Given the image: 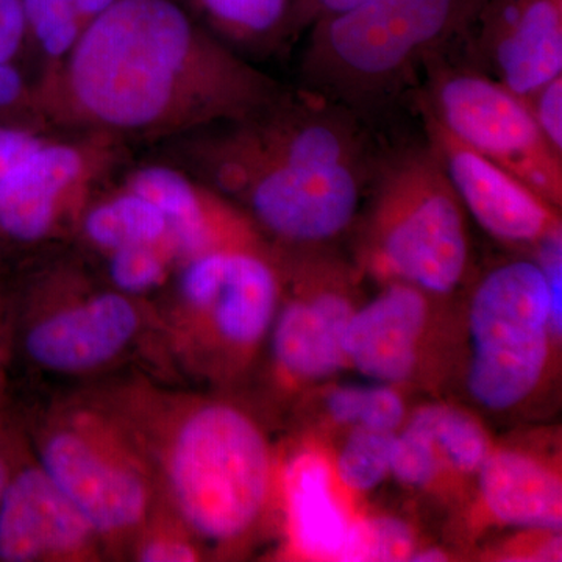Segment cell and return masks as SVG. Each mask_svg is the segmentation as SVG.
I'll use <instances>...</instances> for the list:
<instances>
[{
  "instance_id": "cell-1",
  "label": "cell",
  "mask_w": 562,
  "mask_h": 562,
  "mask_svg": "<svg viewBox=\"0 0 562 562\" xmlns=\"http://www.w3.org/2000/svg\"><path fill=\"white\" fill-rule=\"evenodd\" d=\"M281 90L179 0H116L35 79L41 121L127 146L241 121Z\"/></svg>"
},
{
  "instance_id": "cell-34",
  "label": "cell",
  "mask_w": 562,
  "mask_h": 562,
  "mask_svg": "<svg viewBox=\"0 0 562 562\" xmlns=\"http://www.w3.org/2000/svg\"><path fill=\"white\" fill-rule=\"evenodd\" d=\"M135 557L140 562H191L199 560V550L177 531H151L136 543Z\"/></svg>"
},
{
  "instance_id": "cell-15",
  "label": "cell",
  "mask_w": 562,
  "mask_h": 562,
  "mask_svg": "<svg viewBox=\"0 0 562 562\" xmlns=\"http://www.w3.org/2000/svg\"><path fill=\"white\" fill-rule=\"evenodd\" d=\"M279 254L265 246L214 250L203 272L201 297L192 316L232 353H247L272 330L280 308Z\"/></svg>"
},
{
  "instance_id": "cell-19",
  "label": "cell",
  "mask_w": 562,
  "mask_h": 562,
  "mask_svg": "<svg viewBox=\"0 0 562 562\" xmlns=\"http://www.w3.org/2000/svg\"><path fill=\"white\" fill-rule=\"evenodd\" d=\"M292 546L312 560L338 561L350 522L335 490V473L316 452L295 454L283 473Z\"/></svg>"
},
{
  "instance_id": "cell-20",
  "label": "cell",
  "mask_w": 562,
  "mask_h": 562,
  "mask_svg": "<svg viewBox=\"0 0 562 562\" xmlns=\"http://www.w3.org/2000/svg\"><path fill=\"white\" fill-rule=\"evenodd\" d=\"M74 232L99 255L139 244H169L168 222L160 209L116 179L92 195Z\"/></svg>"
},
{
  "instance_id": "cell-10",
  "label": "cell",
  "mask_w": 562,
  "mask_h": 562,
  "mask_svg": "<svg viewBox=\"0 0 562 562\" xmlns=\"http://www.w3.org/2000/svg\"><path fill=\"white\" fill-rule=\"evenodd\" d=\"M319 249H279L281 271L297 292L273 321L272 353L295 382L330 379L347 364L344 333L355 312L347 273Z\"/></svg>"
},
{
  "instance_id": "cell-18",
  "label": "cell",
  "mask_w": 562,
  "mask_h": 562,
  "mask_svg": "<svg viewBox=\"0 0 562 562\" xmlns=\"http://www.w3.org/2000/svg\"><path fill=\"white\" fill-rule=\"evenodd\" d=\"M479 475L484 506L495 520L525 530L561 531V480L539 458L522 450H491Z\"/></svg>"
},
{
  "instance_id": "cell-38",
  "label": "cell",
  "mask_w": 562,
  "mask_h": 562,
  "mask_svg": "<svg viewBox=\"0 0 562 562\" xmlns=\"http://www.w3.org/2000/svg\"><path fill=\"white\" fill-rule=\"evenodd\" d=\"M417 562H441L447 561V553L439 549H417L414 552L412 560Z\"/></svg>"
},
{
  "instance_id": "cell-30",
  "label": "cell",
  "mask_w": 562,
  "mask_h": 562,
  "mask_svg": "<svg viewBox=\"0 0 562 562\" xmlns=\"http://www.w3.org/2000/svg\"><path fill=\"white\" fill-rule=\"evenodd\" d=\"M0 121L44 122L36 111L35 79L16 63L0 61Z\"/></svg>"
},
{
  "instance_id": "cell-9",
  "label": "cell",
  "mask_w": 562,
  "mask_h": 562,
  "mask_svg": "<svg viewBox=\"0 0 562 562\" xmlns=\"http://www.w3.org/2000/svg\"><path fill=\"white\" fill-rule=\"evenodd\" d=\"M128 146L94 132L58 131L0 179V247L40 246L76 227L95 192L128 165Z\"/></svg>"
},
{
  "instance_id": "cell-33",
  "label": "cell",
  "mask_w": 562,
  "mask_h": 562,
  "mask_svg": "<svg viewBox=\"0 0 562 562\" xmlns=\"http://www.w3.org/2000/svg\"><path fill=\"white\" fill-rule=\"evenodd\" d=\"M364 2L368 0H291L286 44L297 40L319 22L347 13Z\"/></svg>"
},
{
  "instance_id": "cell-6",
  "label": "cell",
  "mask_w": 562,
  "mask_h": 562,
  "mask_svg": "<svg viewBox=\"0 0 562 562\" xmlns=\"http://www.w3.org/2000/svg\"><path fill=\"white\" fill-rule=\"evenodd\" d=\"M38 464L102 542L128 539L149 519L154 476L113 414L77 408L47 422Z\"/></svg>"
},
{
  "instance_id": "cell-5",
  "label": "cell",
  "mask_w": 562,
  "mask_h": 562,
  "mask_svg": "<svg viewBox=\"0 0 562 562\" xmlns=\"http://www.w3.org/2000/svg\"><path fill=\"white\" fill-rule=\"evenodd\" d=\"M371 181L366 268L428 295L452 294L468 277L471 241L464 206L427 140L380 158Z\"/></svg>"
},
{
  "instance_id": "cell-21",
  "label": "cell",
  "mask_w": 562,
  "mask_h": 562,
  "mask_svg": "<svg viewBox=\"0 0 562 562\" xmlns=\"http://www.w3.org/2000/svg\"><path fill=\"white\" fill-rule=\"evenodd\" d=\"M206 31L247 58L286 44L291 0H183Z\"/></svg>"
},
{
  "instance_id": "cell-16",
  "label": "cell",
  "mask_w": 562,
  "mask_h": 562,
  "mask_svg": "<svg viewBox=\"0 0 562 562\" xmlns=\"http://www.w3.org/2000/svg\"><path fill=\"white\" fill-rule=\"evenodd\" d=\"M99 542L79 509L38 462H20L0 498V561H72Z\"/></svg>"
},
{
  "instance_id": "cell-8",
  "label": "cell",
  "mask_w": 562,
  "mask_h": 562,
  "mask_svg": "<svg viewBox=\"0 0 562 562\" xmlns=\"http://www.w3.org/2000/svg\"><path fill=\"white\" fill-rule=\"evenodd\" d=\"M417 103L465 146L561 210L562 155L543 138L524 99L446 55L425 69Z\"/></svg>"
},
{
  "instance_id": "cell-29",
  "label": "cell",
  "mask_w": 562,
  "mask_h": 562,
  "mask_svg": "<svg viewBox=\"0 0 562 562\" xmlns=\"http://www.w3.org/2000/svg\"><path fill=\"white\" fill-rule=\"evenodd\" d=\"M57 132L40 121H0V179Z\"/></svg>"
},
{
  "instance_id": "cell-37",
  "label": "cell",
  "mask_w": 562,
  "mask_h": 562,
  "mask_svg": "<svg viewBox=\"0 0 562 562\" xmlns=\"http://www.w3.org/2000/svg\"><path fill=\"white\" fill-rule=\"evenodd\" d=\"M10 299L7 292L0 290V382H2L3 360L7 351V316H9Z\"/></svg>"
},
{
  "instance_id": "cell-3",
  "label": "cell",
  "mask_w": 562,
  "mask_h": 562,
  "mask_svg": "<svg viewBox=\"0 0 562 562\" xmlns=\"http://www.w3.org/2000/svg\"><path fill=\"white\" fill-rule=\"evenodd\" d=\"M483 0H368L308 32L302 87L355 113L380 110L460 46Z\"/></svg>"
},
{
  "instance_id": "cell-27",
  "label": "cell",
  "mask_w": 562,
  "mask_h": 562,
  "mask_svg": "<svg viewBox=\"0 0 562 562\" xmlns=\"http://www.w3.org/2000/svg\"><path fill=\"white\" fill-rule=\"evenodd\" d=\"M414 531L397 517L351 520L338 561H409L416 552Z\"/></svg>"
},
{
  "instance_id": "cell-22",
  "label": "cell",
  "mask_w": 562,
  "mask_h": 562,
  "mask_svg": "<svg viewBox=\"0 0 562 562\" xmlns=\"http://www.w3.org/2000/svg\"><path fill=\"white\" fill-rule=\"evenodd\" d=\"M116 0H22L29 43L40 58V72L57 68L91 22Z\"/></svg>"
},
{
  "instance_id": "cell-32",
  "label": "cell",
  "mask_w": 562,
  "mask_h": 562,
  "mask_svg": "<svg viewBox=\"0 0 562 562\" xmlns=\"http://www.w3.org/2000/svg\"><path fill=\"white\" fill-rule=\"evenodd\" d=\"M536 262L543 273L552 303V331L554 339L562 335V231L546 236L536 244Z\"/></svg>"
},
{
  "instance_id": "cell-23",
  "label": "cell",
  "mask_w": 562,
  "mask_h": 562,
  "mask_svg": "<svg viewBox=\"0 0 562 562\" xmlns=\"http://www.w3.org/2000/svg\"><path fill=\"white\" fill-rule=\"evenodd\" d=\"M408 422L430 436L442 460L454 471L479 473L490 457L487 432L479 420L461 409L449 405L422 406Z\"/></svg>"
},
{
  "instance_id": "cell-24",
  "label": "cell",
  "mask_w": 562,
  "mask_h": 562,
  "mask_svg": "<svg viewBox=\"0 0 562 562\" xmlns=\"http://www.w3.org/2000/svg\"><path fill=\"white\" fill-rule=\"evenodd\" d=\"M328 416L347 427L395 432L406 417L405 402L392 384H349L325 398Z\"/></svg>"
},
{
  "instance_id": "cell-39",
  "label": "cell",
  "mask_w": 562,
  "mask_h": 562,
  "mask_svg": "<svg viewBox=\"0 0 562 562\" xmlns=\"http://www.w3.org/2000/svg\"><path fill=\"white\" fill-rule=\"evenodd\" d=\"M3 265H5V250L0 247V271H2Z\"/></svg>"
},
{
  "instance_id": "cell-2",
  "label": "cell",
  "mask_w": 562,
  "mask_h": 562,
  "mask_svg": "<svg viewBox=\"0 0 562 562\" xmlns=\"http://www.w3.org/2000/svg\"><path fill=\"white\" fill-rule=\"evenodd\" d=\"M113 414L157 476L179 522L201 541L231 546L255 530L272 494L265 432L231 403L136 398Z\"/></svg>"
},
{
  "instance_id": "cell-12",
  "label": "cell",
  "mask_w": 562,
  "mask_h": 562,
  "mask_svg": "<svg viewBox=\"0 0 562 562\" xmlns=\"http://www.w3.org/2000/svg\"><path fill=\"white\" fill-rule=\"evenodd\" d=\"M22 350L44 371L83 373L116 360L140 328L138 302L114 290L91 291L25 314Z\"/></svg>"
},
{
  "instance_id": "cell-26",
  "label": "cell",
  "mask_w": 562,
  "mask_h": 562,
  "mask_svg": "<svg viewBox=\"0 0 562 562\" xmlns=\"http://www.w3.org/2000/svg\"><path fill=\"white\" fill-rule=\"evenodd\" d=\"M395 432L361 427L351 430L336 460V476L342 486L364 494L386 480Z\"/></svg>"
},
{
  "instance_id": "cell-28",
  "label": "cell",
  "mask_w": 562,
  "mask_h": 562,
  "mask_svg": "<svg viewBox=\"0 0 562 562\" xmlns=\"http://www.w3.org/2000/svg\"><path fill=\"white\" fill-rule=\"evenodd\" d=\"M442 469V457L430 436L408 424L395 432L391 453V473L409 487L430 486Z\"/></svg>"
},
{
  "instance_id": "cell-17",
  "label": "cell",
  "mask_w": 562,
  "mask_h": 562,
  "mask_svg": "<svg viewBox=\"0 0 562 562\" xmlns=\"http://www.w3.org/2000/svg\"><path fill=\"white\" fill-rule=\"evenodd\" d=\"M427 316V292L391 281L386 290L351 314L344 333L347 364L375 383L412 379Z\"/></svg>"
},
{
  "instance_id": "cell-14",
  "label": "cell",
  "mask_w": 562,
  "mask_h": 562,
  "mask_svg": "<svg viewBox=\"0 0 562 562\" xmlns=\"http://www.w3.org/2000/svg\"><path fill=\"white\" fill-rule=\"evenodd\" d=\"M116 180L160 209L179 265L210 250L268 244L238 206L161 155L136 165L128 162Z\"/></svg>"
},
{
  "instance_id": "cell-13",
  "label": "cell",
  "mask_w": 562,
  "mask_h": 562,
  "mask_svg": "<svg viewBox=\"0 0 562 562\" xmlns=\"http://www.w3.org/2000/svg\"><path fill=\"white\" fill-rule=\"evenodd\" d=\"M427 144L446 169L468 213L492 238L531 246L562 231L560 209L514 173L461 143L430 114L420 111Z\"/></svg>"
},
{
  "instance_id": "cell-11",
  "label": "cell",
  "mask_w": 562,
  "mask_h": 562,
  "mask_svg": "<svg viewBox=\"0 0 562 562\" xmlns=\"http://www.w3.org/2000/svg\"><path fill=\"white\" fill-rule=\"evenodd\" d=\"M458 47L527 102L562 74V0H483Z\"/></svg>"
},
{
  "instance_id": "cell-4",
  "label": "cell",
  "mask_w": 562,
  "mask_h": 562,
  "mask_svg": "<svg viewBox=\"0 0 562 562\" xmlns=\"http://www.w3.org/2000/svg\"><path fill=\"white\" fill-rule=\"evenodd\" d=\"M158 155L238 206L279 249L324 247L349 231L376 168L284 165L243 146L222 124L162 143Z\"/></svg>"
},
{
  "instance_id": "cell-36",
  "label": "cell",
  "mask_w": 562,
  "mask_h": 562,
  "mask_svg": "<svg viewBox=\"0 0 562 562\" xmlns=\"http://www.w3.org/2000/svg\"><path fill=\"white\" fill-rule=\"evenodd\" d=\"M2 422H0V498L9 486L11 476L16 471L20 461L16 460L13 442H11L9 432H7Z\"/></svg>"
},
{
  "instance_id": "cell-35",
  "label": "cell",
  "mask_w": 562,
  "mask_h": 562,
  "mask_svg": "<svg viewBox=\"0 0 562 562\" xmlns=\"http://www.w3.org/2000/svg\"><path fill=\"white\" fill-rule=\"evenodd\" d=\"M29 46L22 0H0V61L18 65Z\"/></svg>"
},
{
  "instance_id": "cell-7",
  "label": "cell",
  "mask_w": 562,
  "mask_h": 562,
  "mask_svg": "<svg viewBox=\"0 0 562 562\" xmlns=\"http://www.w3.org/2000/svg\"><path fill=\"white\" fill-rule=\"evenodd\" d=\"M472 360L468 390L492 412L527 401L549 364L552 303L536 260H513L484 273L469 305Z\"/></svg>"
},
{
  "instance_id": "cell-25",
  "label": "cell",
  "mask_w": 562,
  "mask_h": 562,
  "mask_svg": "<svg viewBox=\"0 0 562 562\" xmlns=\"http://www.w3.org/2000/svg\"><path fill=\"white\" fill-rule=\"evenodd\" d=\"M102 257L111 290L135 299L160 290L179 266L168 243L124 247Z\"/></svg>"
},
{
  "instance_id": "cell-31",
  "label": "cell",
  "mask_w": 562,
  "mask_h": 562,
  "mask_svg": "<svg viewBox=\"0 0 562 562\" xmlns=\"http://www.w3.org/2000/svg\"><path fill=\"white\" fill-rule=\"evenodd\" d=\"M527 105L543 138L562 155V74L532 94Z\"/></svg>"
}]
</instances>
